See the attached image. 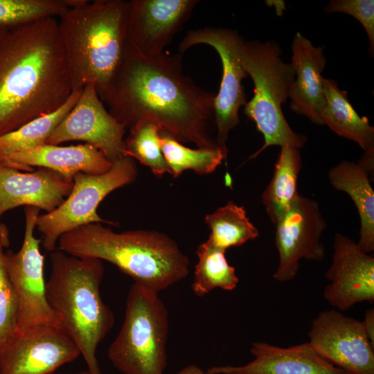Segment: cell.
I'll return each mask as SVG.
<instances>
[{
	"instance_id": "obj_1",
	"label": "cell",
	"mask_w": 374,
	"mask_h": 374,
	"mask_svg": "<svg viewBox=\"0 0 374 374\" xmlns=\"http://www.w3.org/2000/svg\"><path fill=\"white\" fill-rule=\"evenodd\" d=\"M215 95L185 75L179 55H144L126 43L102 101L125 128L148 121L182 144L209 148L218 146L211 134Z\"/></svg>"
},
{
	"instance_id": "obj_2",
	"label": "cell",
	"mask_w": 374,
	"mask_h": 374,
	"mask_svg": "<svg viewBox=\"0 0 374 374\" xmlns=\"http://www.w3.org/2000/svg\"><path fill=\"white\" fill-rule=\"evenodd\" d=\"M72 92L57 18L8 26L0 38V136L55 111Z\"/></svg>"
},
{
	"instance_id": "obj_3",
	"label": "cell",
	"mask_w": 374,
	"mask_h": 374,
	"mask_svg": "<svg viewBox=\"0 0 374 374\" xmlns=\"http://www.w3.org/2000/svg\"><path fill=\"white\" fill-rule=\"evenodd\" d=\"M57 244L67 254L107 261L134 283L159 294L189 273L188 256L172 238L157 231L117 233L101 223H91L62 235Z\"/></svg>"
},
{
	"instance_id": "obj_4",
	"label": "cell",
	"mask_w": 374,
	"mask_h": 374,
	"mask_svg": "<svg viewBox=\"0 0 374 374\" xmlns=\"http://www.w3.org/2000/svg\"><path fill=\"white\" fill-rule=\"evenodd\" d=\"M127 1L82 0L57 17L73 91L93 84L103 100L126 46Z\"/></svg>"
},
{
	"instance_id": "obj_5",
	"label": "cell",
	"mask_w": 374,
	"mask_h": 374,
	"mask_svg": "<svg viewBox=\"0 0 374 374\" xmlns=\"http://www.w3.org/2000/svg\"><path fill=\"white\" fill-rule=\"evenodd\" d=\"M50 260L46 291L55 321L78 346L89 374H103L96 350L112 328L114 316L100 295L102 260L60 250L53 251Z\"/></svg>"
},
{
	"instance_id": "obj_6",
	"label": "cell",
	"mask_w": 374,
	"mask_h": 374,
	"mask_svg": "<svg viewBox=\"0 0 374 374\" xmlns=\"http://www.w3.org/2000/svg\"><path fill=\"white\" fill-rule=\"evenodd\" d=\"M281 49L274 41H243L240 56L247 75L254 85L252 98L244 105V113L256 125L264 138L263 145L253 159L271 145L303 148L307 138L295 132L287 122L282 105L289 98L295 71L280 57Z\"/></svg>"
},
{
	"instance_id": "obj_7",
	"label": "cell",
	"mask_w": 374,
	"mask_h": 374,
	"mask_svg": "<svg viewBox=\"0 0 374 374\" xmlns=\"http://www.w3.org/2000/svg\"><path fill=\"white\" fill-rule=\"evenodd\" d=\"M168 332V312L159 293L134 283L108 357L123 374H164Z\"/></svg>"
},
{
	"instance_id": "obj_8",
	"label": "cell",
	"mask_w": 374,
	"mask_h": 374,
	"mask_svg": "<svg viewBox=\"0 0 374 374\" xmlns=\"http://www.w3.org/2000/svg\"><path fill=\"white\" fill-rule=\"evenodd\" d=\"M136 176L134 159L125 156L113 162L111 169L105 173H76L73 177L72 190L64 202L37 218L36 226L42 235L43 247L53 251L62 235L84 224H114L99 216L98 205L114 190L132 184Z\"/></svg>"
},
{
	"instance_id": "obj_9",
	"label": "cell",
	"mask_w": 374,
	"mask_h": 374,
	"mask_svg": "<svg viewBox=\"0 0 374 374\" xmlns=\"http://www.w3.org/2000/svg\"><path fill=\"white\" fill-rule=\"evenodd\" d=\"M243 41L233 30L204 28L188 31L179 45L181 53L193 46L206 44L213 47L220 55L222 76L214 100V116L217 132L215 141L222 148H226L230 131L239 124V110L247 103L242 83L247 76L240 56Z\"/></svg>"
},
{
	"instance_id": "obj_10",
	"label": "cell",
	"mask_w": 374,
	"mask_h": 374,
	"mask_svg": "<svg viewBox=\"0 0 374 374\" xmlns=\"http://www.w3.org/2000/svg\"><path fill=\"white\" fill-rule=\"evenodd\" d=\"M24 212L22 245L17 252L11 250L5 252L6 269L19 303L16 333L40 324L57 323L46 297L44 258L39 249L41 240L34 235L40 210L26 206Z\"/></svg>"
},
{
	"instance_id": "obj_11",
	"label": "cell",
	"mask_w": 374,
	"mask_h": 374,
	"mask_svg": "<svg viewBox=\"0 0 374 374\" xmlns=\"http://www.w3.org/2000/svg\"><path fill=\"white\" fill-rule=\"evenodd\" d=\"M275 226L279 256L272 276L276 280L285 283L293 280L302 259L321 261L324 258L325 248L321 238L327 224L316 201L299 194Z\"/></svg>"
},
{
	"instance_id": "obj_12",
	"label": "cell",
	"mask_w": 374,
	"mask_h": 374,
	"mask_svg": "<svg viewBox=\"0 0 374 374\" xmlns=\"http://www.w3.org/2000/svg\"><path fill=\"white\" fill-rule=\"evenodd\" d=\"M308 344L320 357L350 374H374V346L362 322L336 309L312 321Z\"/></svg>"
},
{
	"instance_id": "obj_13",
	"label": "cell",
	"mask_w": 374,
	"mask_h": 374,
	"mask_svg": "<svg viewBox=\"0 0 374 374\" xmlns=\"http://www.w3.org/2000/svg\"><path fill=\"white\" fill-rule=\"evenodd\" d=\"M80 352L57 323L17 332L0 350V374H53Z\"/></svg>"
},
{
	"instance_id": "obj_14",
	"label": "cell",
	"mask_w": 374,
	"mask_h": 374,
	"mask_svg": "<svg viewBox=\"0 0 374 374\" xmlns=\"http://www.w3.org/2000/svg\"><path fill=\"white\" fill-rule=\"evenodd\" d=\"M126 128L105 107L93 84L82 89L75 105L60 123L46 144L80 141L99 150L114 162L123 156Z\"/></svg>"
},
{
	"instance_id": "obj_15",
	"label": "cell",
	"mask_w": 374,
	"mask_h": 374,
	"mask_svg": "<svg viewBox=\"0 0 374 374\" xmlns=\"http://www.w3.org/2000/svg\"><path fill=\"white\" fill-rule=\"evenodd\" d=\"M197 0L127 1L126 43L140 54L163 53L174 35L189 19Z\"/></svg>"
},
{
	"instance_id": "obj_16",
	"label": "cell",
	"mask_w": 374,
	"mask_h": 374,
	"mask_svg": "<svg viewBox=\"0 0 374 374\" xmlns=\"http://www.w3.org/2000/svg\"><path fill=\"white\" fill-rule=\"evenodd\" d=\"M326 278L330 283L324 289L323 297L340 312L358 303L374 301V257L345 235H335Z\"/></svg>"
},
{
	"instance_id": "obj_17",
	"label": "cell",
	"mask_w": 374,
	"mask_h": 374,
	"mask_svg": "<svg viewBox=\"0 0 374 374\" xmlns=\"http://www.w3.org/2000/svg\"><path fill=\"white\" fill-rule=\"evenodd\" d=\"M73 185L50 169L23 172L0 164V219L7 211L20 206L50 213L64 202Z\"/></svg>"
},
{
	"instance_id": "obj_18",
	"label": "cell",
	"mask_w": 374,
	"mask_h": 374,
	"mask_svg": "<svg viewBox=\"0 0 374 374\" xmlns=\"http://www.w3.org/2000/svg\"><path fill=\"white\" fill-rule=\"evenodd\" d=\"M253 359L241 366H215L206 374H350L319 355L308 342L282 348L266 342H253Z\"/></svg>"
},
{
	"instance_id": "obj_19",
	"label": "cell",
	"mask_w": 374,
	"mask_h": 374,
	"mask_svg": "<svg viewBox=\"0 0 374 374\" xmlns=\"http://www.w3.org/2000/svg\"><path fill=\"white\" fill-rule=\"evenodd\" d=\"M0 164L18 170L33 171L45 168L73 181L79 172L102 174L109 171L113 162L92 145L84 143L60 146L44 144L20 151L0 154Z\"/></svg>"
},
{
	"instance_id": "obj_20",
	"label": "cell",
	"mask_w": 374,
	"mask_h": 374,
	"mask_svg": "<svg viewBox=\"0 0 374 374\" xmlns=\"http://www.w3.org/2000/svg\"><path fill=\"white\" fill-rule=\"evenodd\" d=\"M292 62L295 71L289 98L292 112L307 117L317 125H324L321 114L326 100L323 91L322 72L326 64L323 46H314L296 33L292 45Z\"/></svg>"
},
{
	"instance_id": "obj_21",
	"label": "cell",
	"mask_w": 374,
	"mask_h": 374,
	"mask_svg": "<svg viewBox=\"0 0 374 374\" xmlns=\"http://www.w3.org/2000/svg\"><path fill=\"white\" fill-rule=\"evenodd\" d=\"M368 174L358 163L342 161L328 172L331 185L346 193L359 216V238L357 242L365 253L374 250V191Z\"/></svg>"
},
{
	"instance_id": "obj_22",
	"label": "cell",
	"mask_w": 374,
	"mask_h": 374,
	"mask_svg": "<svg viewBox=\"0 0 374 374\" xmlns=\"http://www.w3.org/2000/svg\"><path fill=\"white\" fill-rule=\"evenodd\" d=\"M326 103L321 114L323 125L340 136L356 142L364 152L374 150V127L367 117H361L350 104L347 91L337 82L323 78Z\"/></svg>"
},
{
	"instance_id": "obj_23",
	"label": "cell",
	"mask_w": 374,
	"mask_h": 374,
	"mask_svg": "<svg viewBox=\"0 0 374 374\" xmlns=\"http://www.w3.org/2000/svg\"><path fill=\"white\" fill-rule=\"evenodd\" d=\"M301 163L299 149L287 145L280 147L272 178L261 197L265 210L274 225L299 195L297 180Z\"/></svg>"
},
{
	"instance_id": "obj_24",
	"label": "cell",
	"mask_w": 374,
	"mask_h": 374,
	"mask_svg": "<svg viewBox=\"0 0 374 374\" xmlns=\"http://www.w3.org/2000/svg\"><path fill=\"white\" fill-rule=\"evenodd\" d=\"M204 222L211 230L207 241L225 251L254 240L259 235L247 217L244 208L233 202L206 215Z\"/></svg>"
},
{
	"instance_id": "obj_25",
	"label": "cell",
	"mask_w": 374,
	"mask_h": 374,
	"mask_svg": "<svg viewBox=\"0 0 374 374\" xmlns=\"http://www.w3.org/2000/svg\"><path fill=\"white\" fill-rule=\"evenodd\" d=\"M225 251L207 240L198 247V261L192 283L195 295L204 296L215 288L233 290L237 287L239 279L235 268L229 264Z\"/></svg>"
},
{
	"instance_id": "obj_26",
	"label": "cell",
	"mask_w": 374,
	"mask_h": 374,
	"mask_svg": "<svg viewBox=\"0 0 374 374\" xmlns=\"http://www.w3.org/2000/svg\"><path fill=\"white\" fill-rule=\"evenodd\" d=\"M82 89L72 92L55 111L35 118L17 130L0 136V154L33 149L46 144L57 126L78 101Z\"/></svg>"
},
{
	"instance_id": "obj_27",
	"label": "cell",
	"mask_w": 374,
	"mask_h": 374,
	"mask_svg": "<svg viewBox=\"0 0 374 374\" xmlns=\"http://www.w3.org/2000/svg\"><path fill=\"white\" fill-rule=\"evenodd\" d=\"M161 148L170 173L174 177L188 170L201 175L211 173L222 163L227 154L226 148L191 149L161 132Z\"/></svg>"
},
{
	"instance_id": "obj_28",
	"label": "cell",
	"mask_w": 374,
	"mask_h": 374,
	"mask_svg": "<svg viewBox=\"0 0 374 374\" xmlns=\"http://www.w3.org/2000/svg\"><path fill=\"white\" fill-rule=\"evenodd\" d=\"M123 156L136 159L157 176L170 173L161 148V130L154 123L140 121L124 139Z\"/></svg>"
},
{
	"instance_id": "obj_29",
	"label": "cell",
	"mask_w": 374,
	"mask_h": 374,
	"mask_svg": "<svg viewBox=\"0 0 374 374\" xmlns=\"http://www.w3.org/2000/svg\"><path fill=\"white\" fill-rule=\"evenodd\" d=\"M82 0H0V26H10L37 19L57 18Z\"/></svg>"
},
{
	"instance_id": "obj_30",
	"label": "cell",
	"mask_w": 374,
	"mask_h": 374,
	"mask_svg": "<svg viewBox=\"0 0 374 374\" xmlns=\"http://www.w3.org/2000/svg\"><path fill=\"white\" fill-rule=\"evenodd\" d=\"M8 245V232L0 224V350L15 335L19 320L18 299L5 264L3 249Z\"/></svg>"
},
{
	"instance_id": "obj_31",
	"label": "cell",
	"mask_w": 374,
	"mask_h": 374,
	"mask_svg": "<svg viewBox=\"0 0 374 374\" xmlns=\"http://www.w3.org/2000/svg\"><path fill=\"white\" fill-rule=\"evenodd\" d=\"M326 13L342 12L355 17L364 27L369 39V53H374V1L332 0L324 8Z\"/></svg>"
},
{
	"instance_id": "obj_32",
	"label": "cell",
	"mask_w": 374,
	"mask_h": 374,
	"mask_svg": "<svg viewBox=\"0 0 374 374\" xmlns=\"http://www.w3.org/2000/svg\"><path fill=\"white\" fill-rule=\"evenodd\" d=\"M364 329L371 344L374 346V310L368 309L362 321Z\"/></svg>"
},
{
	"instance_id": "obj_33",
	"label": "cell",
	"mask_w": 374,
	"mask_h": 374,
	"mask_svg": "<svg viewBox=\"0 0 374 374\" xmlns=\"http://www.w3.org/2000/svg\"><path fill=\"white\" fill-rule=\"evenodd\" d=\"M358 163L362 166L368 175L373 174L374 169V150L364 152Z\"/></svg>"
},
{
	"instance_id": "obj_34",
	"label": "cell",
	"mask_w": 374,
	"mask_h": 374,
	"mask_svg": "<svg viewBox=\"0 0 374 374\" xmlns=\"http://www.w3.org/2000/svg\"><path fill=\"white\" fill-rule=\"evenodd\" d=\"M177 374H206L199 366L195 364L186 366Z\"/></svg>"
},
{
	"instance_id": "obj_35",
	"label": "cell",
	"mask_w": 374,
	"mask_h": 374,
	"mask_svg": "<svg viewBox=\"0 0 374 374\" xmlns=\"http://www.w3.org/2000/svg\"><path fill=\"white\" fill-rule=\"evenodd\" d=\"M8 26H0V38L8 30Z\"/></svg>"
},
{
	"instance_id": "obj_36",
	"label": "cell",
	"mask_w": 374,
	"mask_h": 374,
	"mask_svg": "<svg viewBox=\"0 0 374 374\" xmlns=\"http://www.w3.org/2000/svg\"><path fill=\"white\" fill-rule=\"evenodd\" d=\"M68 374H89V373L87 371H80V372H77V373H68Z\"/></svg>"
}]
</instances>
